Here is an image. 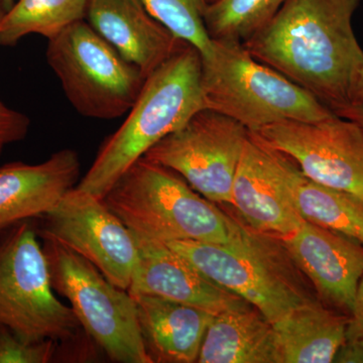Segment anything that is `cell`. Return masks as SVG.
<instances>
[{
    "mask_svg": "<svg viewBox=\"0 0 363 363\" xmlns=\"http://www.w3.org/2000/svg\"><path fill=\"white\" fill-rule=\"evenodd\" d=\"M360 0H286L276 16L243 47L312 93L334 113L352 104L363 63L353 32Z\"/></svg>",
    "mask_w": 363,
    "mask_h": 363,
    "instance_id": "cell-1",
    "label": "cell"
},
{
    "mask_svg": "<svg viewBox=\"0 0 363 363\" xmlns=\"http://www.w3.org/2000/svg\"><path fill=\"white\" fill-rule=\"evenodd\" d=\"M167 245L208 279L255 306L271 323L319 298L283 238L255 230L233 215L226 242Z\"/></svg>",
    "mask_w": 363,
    "mask_h": 363,
    "instance_id": "cell-2",
    "label": "cell"
},
{
    "mask_svg": "<svg viewBox=\"0 0 363 363\" xmlns=\"http://www.w3.org/2000/svg\"><path fill=\"white\" fill-rule=\"evenodd\" d=\"M204 108L201 55L187 44L145 78L125 121L105 140L77 187L104 199L133 162Z\"/></svg>",
    "mask_w": 363,
    "mask_h": 363,
    "instance_id": "cell-3",
    "label": "cell"
},
{
    "mask_svg": "<svg viewBox=\"0 0 363 363\" xmlns=\"http://www.w3.org/2000/svg\"><path fill=\"white\" fill-rule=\"evenodd\" d=\"M104 201L130 230L147 240L224 243L230 236V214L145 157L119 177Z\"/></svg>",
    "mask_w": 363,
    "mask_h": 363,
    "instance_id": "cell-4",
    "label": "cell"
},
{
    "mask_svg": "<svg viewBox=\"0 0 363 363\" xmlns=\"http://www.w3.org/2000/svg\"><path fill=\"white\" fill-rule=\"evenodd\" d=\"M201 61L205 108L231 117L250 131L335 114L312 93L253 58L241 43L212 40L211 54Z\"/></svg>",
    "mask_w": 363,
    "mask_h": 363,
    "instance_id": "cell-5",
    "label": "cell"
},
{
    "mask_svg": "<svg viewBox=\"0 0 363 363\" xmlns=\"http://www.w3.org/2000/svg\"><path fill=\"white\" fill-rule=\"evenodd\" d=\"M35 219L0 234V325L26 341L71 344L85 331L55 295Z\"/></svg>",
    "mask_w": 363,
    "mask_h": 363,
    "instance_id": "cell-6",
    "label": "cell"
},
{
    "mask_svg": "<svg viewBox=\"0 0 363 363\" xmlns=\"http://www.w3.org/2000/svg\"><path fill=\"white\" fill-rule=\"evenodd\" d=\"M55 293L70 302L83 330L109 359L152 363L143 343L135 298L82 255L43 240Z\"/></svg>",
    "mask_w": 363,
    "mask_h": 363,
    "instance_id": "cell-7",
    "label": "cell"
},
{
    "mask_svg": "<svg viewBox=\"0 0 363 363\" xmlns=\"http://www.w3.org/2000/svg\"><path fill=\"white\" fill-rule=\"evenodd\" d=\"M45 55L67 99L90 118L116 119L128 113L145 81L140 69L85 20L50 40Z\"/></svg>",
    "mask_w": 363,
    "mask_h": 363,
    "instance_id": "cell-8",
    "label": "cell"
},
{
    "mask_svg": "<svg viewBox=\"0 0 363 363\" xmlns=\"http://www.w3.org/2000/svg\"><path fill=\"white\" fill-rule=\"evenodd\" d=\"M248 136L242 124L204 108L143 157L175 172L215 204L231 206L234 177Z\"/></svg>",
    "mask_w": 363,
    "mask_h": 363,
    "instance_id": "cell-9",
    "label": "cell"
},
{
    "mask_svg": "<svg viewBox=\"0 0 363 363\" xmlns=\"http://www.w3.org/2000/svg\"><path fill=\"white\" fill-rule=\"evenodd\" d=\"M38 219L39 238L65 245L89 260L113 285L130 289L138 264V243L104 199L76 186Z\"/></svg>",
    "mask_w": 363,
    "mask_h": 363,
    "instance_id": "cell-10",
    "label": "cell"
},
{
    "mask_svg": "<svg viewBox=\"0 0 363 363\" xmlns=\"http://www.w3.org/2000/svg\"><path fill=\"white\" fill-rule=\"evenodd\" d=\"M283 152L311 180L363 200V130L332 116L318 121H284L250 131Z\"/></svg>",
    "mask_w": 363,
    "mask_h": 363,
    "instance_id": "cell-11",
    "label": "cell"
},
{
    "mask_svg": "<svg viewBox=\"0 0 363 363\" xmlns=\"http://www.w3.org/2000/svg\"><path fill=\"white\" fill-rule=\"evenodd\" d=\"M289 160L250 131L231 191V207L240 220L283 238L295 233L303 221L289 183Z\"/></svg>",
    "mask_w": 363,
    "mask_h": 363,
    "instance_id": "cell-12",
    "label": "cell"
},
{
    "mask_svg": "<svg viewBox=\"0 0 363 363\" xmlns=\"http://www.w3.org/2000/svg\"><path fill=\"white\" fill-rule=\"evenodd\" d=\"M284 240L320 301L350 317L363 277L362 243L305 220Z\"/></svg>",
    "mask_w": 363,
    "mask_h": 363,
    "instance_id": "cell-13",
    "label": "cell"
},
{
    "mask_svg": "<svg viewBox=\"0 0 363 363\" xmlns=\"http://www.w3.org/2000/svg\"><path fill=\"white\" fill-rule=\"evenodd\" d=\"M133 234L138 259L128 290L130 295L157 296L214 315L243 301L208 279L167 243Z\"/></svg>",
    "mask_w": 363,
    "mask_h": 363,
    "instance_id": "cell-14",
    "label": "cell"
},
{
    "mask_svg": "<svg viewBox=\"0 0 363 363\" xmlns=\"http://www.w3.org/2000/svg\"><path fill=\"white\" fill-rule=\"evenodd\" d=\"M77 152L63 149L37 164L9 162L0 167V234L51 211L79 183Z\"/></svg>",
    "mask_w": 363,
    "mask_h": 363,
    "instance_id": "cell-15",
    "label": "cell"
},
{
    "mask_svg": "<svg viewBox=\"0 0 363 363\" xmlns=\"http://www.w3.org/2000/svg\"><path fill=\"white\" fill-rule=\"evenodd\" d=\"M86 18L145 78L187 45L155 18L142 0H88Z\"/></svg>",
    "mask_w": 363,
    "mask_h": 363,
    "instance_id": "cell-16",
    "label": "cell"
},
{
    "mask_svg": "<svg viewBox=\"0 0 363 363\" xmlns=\"http://www.w3.org/2000/svg\"><path fill=\"white\" fill-rule=\"evenodd\" d=\"M143 343L152 363L197 362L212 313L169 298L131 295Z\"/></svg>",
    "mask_w": 363,
    "mask_h": 363,
    "instance_id": "cell-17",
    "label": "cell"
},
{
    "mask_svg": "<svg viewBox=\"0 0 363 363\" xmlns=\"http://www.w3.org/2000/svg\"><path fill=\"white\" fill-rule=\"evenodd\" d=\"M199 363H281L272 323L247 301L215 315Z\"/></svg>",
    "mask_w": 363,
    "mask_h": 363,
    "instance_id": "cell-18",
    "label": "cell"
},
{
    "mask_svg": "<svg viewBox=\"0 0 363 363\" xmlns=\"http://www.w3.org/2000/svg\"><path fill=\"white\" fill-rule=\"evenodd\" d=\"M350 316L317 298L272 323L281 363H329L346 338Z\"/></svg>",
    "mask_w": 363,
    "mask_h": 363,
    "instance_id": "cell-19",
    "label": "cell"
},
{
    "mask_svg": "<svg viewBox=\"0 0 363 363\" xmlns=\"http://www.w3.org/2000/svg\"><path fill=\"white\" fill-rule=\"evenodd\" d=\"M288 175L294 203L303 220L342 233L363 245L362 199L311 180L291 157Z\"/></svg>",
    "mask_w": 363,
    "mask_h": 363,
    "instance_id": "cell-20",
    "label": "cell"
},
{
    "mask_svg": "<svg viewBox=\"0 0 363 363\" xmlns=\"http://www.w3.org/2000/svg\"><path fill=\"white\" fill-rule=\"evenodd\" d=\"M88 0H18L0 21V45H14L28 35L54 39L85 20Z\"/></svg>",
    "mask_w": 363,
    "mask_h": 363,
    "instance_id": "cell-21",
    "label": "cell"
},
{
    "mask_svg": "<svg viewBox=\"0 0 363 363\" xmlns=\"http://www.w3.org/2000/svg\"><path fill=\"white\" fill-rule=\"evenodd\" d=\"M286 0H217L208 4L204 23L211 40L243 43L276 16Z\"/></svg>",
    "mask_w": 363,
    "mask_h": 363,
    "instance_id": "cell-22",
    "label": "cell"
},
{
    "mask_svg": "<svg viewBox=\"0 0 363 363\" xmlns=\"http://www.w3.org/2000/svg\"><path fill=\"white\" fill-rule=\"evenodd\" d=\"M150 13L179 39L209 56L212 40L204 23L206 0H142Z\"/></svg>",
    "mask_w": 363,
    "mask_h": 363,
    "instance_id": "cell-23",
    "label": "cell"
},
{
    "mask_svg": "<svg viewBox=\"0 0 363 363\" xmlns=\"http://www.w3.org/2000/svg\"><path fill=\"white\" fill-rule=\"evenodd\" d=\"M59 344L54 340L32 342L0 325V363H47L54 359Z\"/></svg>",
    "mask_w": 363,
    "mask_h": 363,
    "instance_id": "cell-24",
    "label": "cell"
},
{
    "mask_svg": "<svg viewBox=\"0 0 363 363\" xmlns=\"http://www.w3.org/2000/svg\"><path fill=\"white\" fill-rule=\"evenodd\" d=\"M7 11L0 1V21ZM30 121L26 114L6 106L0 100V155L9 145L21 142L28 135Z\"/></svg>",
    "mask_w": 363,
    "mask_h": 363,
    "instance_id": "cell-25",
    "label": "cell"
},
{
    "mask_svg": "<svg viewBox=\"0 0 363 363\" xmlns=\"http://www.w3.org/2000/svg\"><path fill=\"white\" fill-rule=\"evenodd\" d=\"M332 362L363 363V338L346 337L339 346Z\"/></svg>",
    "mask_w": 363,
    "mask_h": 363,
    "instance_id": "cell-26",
    "label": "cell"
},
{
    "mask_svg": "<svg viewBox=\"0 0 363 363\" xmlns=\"http://www.w3.org/2000/svg\"><path fill=\"white\" fill-rule=\"evenodd\" d=\"M346 337L363 338V277L358 286L354 307L351 313Z\"/></svg>",
    "mask_w": 363,
    "mask_h": 363,
    "instance_id": "cell-27",
    "label": "cell"
},
{
    "mask_svg": "<svg viewBox=\"0 0 363 363\" xmlns=\"http://www.w3.org/2000/svg\"><path fill=\"white\" fill-rule=\"evenodd\" d=\"M351 106L363 107V63L360 67L359 72H358L354 87H353L352 104H351Z\"/></svg>",
    "mask_w": 363,
    "mask_h": 363,
    "instance_id": "cell-28",
    "label": "cell"
},
{
    "mask_svg": "<svg viewBox=\"0 0 363 363\" xmlns=\"http://www.w3.org/2000/svg\"><path fill=\"white\" fill-rule=\"evenodd\" d=\"M336 116L345 117L355 121L363 130V107L351 106L339 112Z\"/></svg>",
    "mask_w": 363,
    "mask_h": 363,
    "instance_id": "cell-29",
    "label": "cell"
},
{
    "mask_svg": "<svg viewBox=\"0 0 363 363\" xmlns=\"http://www.w3.org/2000/svg\"><path fill=\"white\" fill-rule=\"evenodd\" d=\"M0 1H1L2 4H4V6L7 7L11 6V4H13V0H0Z\"/></svg>",
    "mask_w": 363,
    "mask_h": 363,
    "instance_id": "cell-30",
    "label": "cell"
},
{
    "mask_svg": "<svg viewBox=\"0 0 363 363\" xmlns=\"http://www.w3.org/2000/svg\"><path fill=\"white\" fill-rule=\"evenodd\" d=\"M217 0H206L208 4H213V2H216Z\"/></svg>",
    "mask_w": 363,
    "mask_h": 363,
    "instance_id": "cell-31",
    "label": "cell"
}]
</instances>
